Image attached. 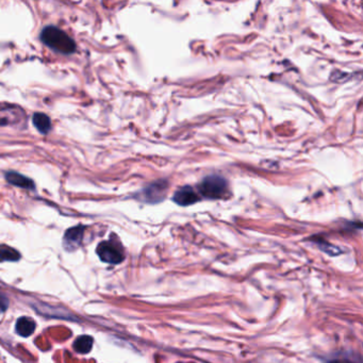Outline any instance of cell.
I'll return each mask as SVG.
<instances>
[{
	"mask_svg": "<svg viewBox=\"0 0 363 363\" xmlns=\"http://www.w3.org/2000/svg\"><path fill=\"white\" fill-rule=\"evenodd\" d=\"M25 119L24 111L16 106L3 104L0 106V126L20 125Z\"/></svg>",
	"mask_w": 363,
	"mask_h": 363,
	"instance_id": "cell-5",
	"label": "cell"
},
{
	"mask_svg": "<svg viewBox=\"0 0 363 363\" xmlns=\"http://www.w3.org/2000/svg\"><path fill=\"white\" fill-rule=\"evenodd\" d=\"M97 255L103 262L118 264L124 260L122 248L113 241H103L97 246Z\"/></svg>",
	"mask_w": 363,
	"mask_h": 363,
	"instance_id": "cell-3",
	"label": "cell"
},
{
	"mask_svg": "<svg viewBox=\"0 0 363 363\" xmlns=\"http://www.w3.org/2000/svg\"><path fill=\"white\" fill-rule=\"evenodd\" d=\"M6 180L10 185L18 188L30 190V191L35 190V184L30 178H28L20 173H16V171L10 170L8 171V173H6Z\"/></svg>",
	"mask_w": 363,
	"mask_h": 363,
	"instance_id": "cell-8",
	"label": "cell"
},
{
	"mask_svg": "<svg viewBox=\"0 0 363 363\" xmlns=\"http://www.w3.org/2000/svg\"><path fill=\"white\" fill-rule=\"evenodd\" d=\"M9 299L7 296L0 294V313L5 312L9 308Z\"/></svg>",
	"mask_w": 363,
	"mask_h": 363,
	"instance_id": "cell-13",
	"label": "cell"
},
{
	"mask_svg": "<svg viewBox=\"0 0 363 363\" xmlns=\"http://www.w3.org/2000/svg\"><path fill=\"white\" fill-rule=\"evenodd\" d=\"M41 41L52 50L62 54H71L76 50V44L72 37L54 26L44 28Z\"/></svg>",
	"mask_w": 363,
	"mask_h": 363,
	"instance_id": "cell-1",
	"label": "cell"
},
{
	"mask_svg": "<svg viewBox=\"0 0 363 363\" xmlns=\"http://www.w3.org/2000/svg\"><path fill=\"white\" fill-rule=\"evenodd\" d=\"M166 188L165 181H156V183L146 187L144 190H142L138 194V198L143 200V202L150 204L162 202L165 197Z\"/></svg>",
	"mask_w": 363,
	"mask_h": 363,
	"instance_id": "cell-4",
	"label": "cell"
},
{
	"mask_svg": "<svg viewBox=\"0 0 363 363\" xmlns=\"http://www.w3.org/2000/svg\"><path fill=\"white\" fill-rule=\"evenodd\" d=\"M84 230H85L84 226H76L70 228L69 230L65 232L63 238V245L66 251L73 252L80 247L83 240Z\"/></svg>",
	"mask_w": 363,
	"mask_h": 363,
	"instance_id": "cell-6",
	"label": "cell"
},
{
	"mask_svg": "<svg viewBox=\"0 0 363 363\" xmlns=\"http://www.w3.org/2000/svg\"><path fill=\"white\" fill-rule=\"evenodd\" d=\"M331 363H353L352 360L348 359V358H341V359H336L333 360ZM356 363V362H355Z\"/></svg>",
	"mask_w": 363,
	"mask_h": 363,
	"instance_id": "cell-14",
	"label": "cell"
},
{
	"mask_svg": "<svg viewBox=\"0 0 363 363\" xmlns=\"http://www.w3.org/2000/svg\"><path fill=\"white\" fill-rule=\"evenodd\" d=\"M21 258L20 253L8 245H0V260L2 261H17Z\"/></svg>",
	"mask_w": 363,
	"mask_h": 363,
	"instance_id": "cell-12",
	"label": "cell"
},
{
	"mask_svg": "<svg viewBox=\"0 0 363 363\" xmlns=\"http://www.w3.org/2000/svg\"><path fill=\"white\" fill-rule=\"evenodd\" d=\"M33 125L42 135H47L51 130V120L44 113H35L33 114Z\"/></svg>",
	"mask_w": 363,
	"mask_h": 363,
	"instance_id": "cell-10",
	"label": "cell"
},
{
	"mask_svg": "<svg viewBox=\"0 0 363 363\" xmlns=\"http://www.w3.org/2000/svg\"><path fill=\"white\" fill-rule=\"evenodd\" d=\"M93 347V339L89 336H81L74 342V348L79 353H88Z\"/></svg>",
	"mask_w": 363,
	"mask_h": 363,
	"instance_id": "cell-11",
	"label": "cell"
},
{
	"mask_svg": "<svg viewBox=\"0 0 363 363\" xmlns=\"http://www.w3.org/2000/svg\"><path fill=\"white\" fill-rule=\"evenodd\" d=\"M198 191L208 199L223 198L227 192V183L222 176L210 175L198 185Z\"/></svg>",
	"mask_w": 363,
	"mask_h": 363,
	"instance_id": "cell-2",
	"label": "cell"
},
{
	"mask_svg": "<svg viewBox=\"0 0 363 363\" xmlns=\"http://www.w3.org/2000/svg\"><path fill=\"white\" fill-rule=\"evenodd\" d=\"M199 200V196L196 194L195 191L191 187L181 188L176 191L173 196V202H175L179 206H191L194 205Z\"/></svg>",
	"mask_w": 363,
	"mask_h": 363,
	"instance_id": "cell-7",
	"label": "cell"
},
{
	"mask_svg": "<svg viewBox=\"0 0 363 363\" xmlns=\"http://www.w3.org/2000/svg\"><path fill=\"white\" fill-rule=\"evenodd\" d=\"M16 331L22 337H29L35 330V323L32 319L23 317L16 322Z\"/></svg>",
	"mask_w": 363,
	"mask_h": 363,
	"instance_id": "cell-9",
	"label": "cell"
}]
</instances>
